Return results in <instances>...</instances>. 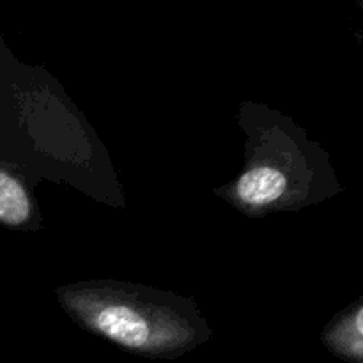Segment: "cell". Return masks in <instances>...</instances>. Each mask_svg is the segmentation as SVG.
Instances as JSON below:
<instances>
[{
	"label": "cell",
	"instance_id": "obj_1",
	"mask_svg": "<svg viewBox=\"0 0 363 363\" xmlns=\"http://www.w3.org/2000/svg\"><path fill=\"white\" fill-rule=\"evenodd\" d=\"M0 160L116 209L126 197L108 151L55 77L14 55L0 34Z\"/></svg>",
	"mask_w": 363,
	"mask_h": 363
},
{
	"label": "cell",
	"instance_id": "obj_2",
	"mask_svg": "<svg viewBox=\"0 0 363 363\" xmlns=\"http://www.w3.org/2000/svg\"><path fill=\"white\" fill-rule=\"evenodd\" d=\"M236 121L247 137L243 169L213 190L236 211L248 218L298 213L342 194L328 152L286 113L241 101Z\"/></svg>",
	"mask_w": 363,
	"mask_h": 363
},
{
	"label": "cell",
	"instance_id": "obj_3",
	"mask_svg": "<svg viewBox=\"0 0 363 363\" xmlns=\"http://www.w3.org/2000/svg\"><path fill=\"white\" fill-rule=\"evenodd\" d=\"M66 315L121 351L174 360L213 339L195 300L144 284L85 280L55 289Z\"/></svg>",
	"mask_w": 363,
	"mask_h": 363
},
{
	"label": "cell",
	"instance_id": "obj_4",
	"mask_svg": "<svg viewBox=\"0 0 363 363\" xmlns=\"http://www.w3.org/2000/svg\"><path fill=\"white\" fill-rule=\"evenodd\" d=\"M0 225L18 233H38L45 225L34 186L20 169L4 160H0Z\"/></svg>",
	"mask_w": 363,
	"mask_h": 363
},
{
	"label": "cell",
	"instance_id": "obj_5",
	"mask_svg": "<svg viewBox=\"0 0 363 363\" xmlns=\"http://www.w3.org/2000/svg\"><path fill=\"white\" fill-rule=\"evenodd\" d=\"M321 342L339 360L363 363V294L326 323Z\"/></svg>",
	"mask_w": 363,
	"mask_h": 363
},
{
	"label": "cell",
	"instance_id": "obj_6",
	"mask_svg": "<svg viewBox=\"0 0 363 363\" xmlns=\"http://www.w3.org/2000/svg\"><path fill=\"white\" fill-rule=\"evenodd\" d=\"M357 6H358V9H360V11H362V14H363V0H358Z\"/></svg>",
	"mask_w": 363,
	"mask_h": 363
},
{
	"label": "cell",
	"instance_id": "obj_7",
	"mask_svg": "<svg viewBox=\"0 0 363 363\" xmlns=\"http://www.w3.org/2000/svg\"><path fill=\"white\" fill-rule=\"evenodd\" d=\"M357 38H358V39H360V41L363 43V32H358V34H357Z\"/></svg>",
	"mask_w": 363,
	"mask_h": 363
}]
</instances>
